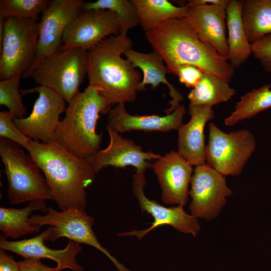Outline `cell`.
<instances>
[{"label":"cell","instance_id":"6da1fadb","mask_svg":"<svg viewBox=\"0 0 271 271\" xmlns=\"http://www.w3.org/2000/svg\"><path fill=\"white\" fill-rule=\"evenodd\" d=\"M145 33L170 74L176 75L180 66L190 65L228 83L234 74V67L228 60L201 41L186 18L166 20Z\"/></svg>","mask_w":271,"mask_h":271},{"label":"cell","instance_id":"7a4b0ae2","mask_svg":"<svg viewBox=\"0 0 271 271\" xmlns=\"http://www.w3.org/2000/svg\"><path fill=\"white\" fill-rule=\"evenodd\" d=\"M28 152L42 170L60 211L85 208L86 188L96 174L86 160L72 155L54 141L46 144L32 140Z\"/></svg>","mask_w":271,"mask_h":271},{"label":"cell","instance_id":"3957f363","mask_svg":"<svg viewBox=\"0 0 271 271\" xmlns=\"http://www.w3.org/2000/svg\"><path fill=\"white\" fill-rule=\"evenodd\" d=\"M129 38L110 36L88 51L89 85L100 89L109 106L133 101L142 80L141 73L122 57L131 48Z\"/></svg>","mask_w":271,"mask_h":271},{"label":"cell","instance_id":"277c9868","mask_svg":"<svg viewBox=\"0 0 271 271\" xmlns=\"http://www.w3.org/2000/svg\"><path fill=\"white\" fill-rule=\"evenodd\" d=\"M100 89L89 85L69 103L54 141L72 155L87 160L100 150L102 135L96 127L100 113L111 109Z\"/></svg>","mask_w":271,"mask_h":271},{"label":"cell","instance_id":"5b68a950","mask_svg":"<svg viewBox=\"0 0 271 271\" xmlns=\"http://www.w3.org/2000/svg\"><path fill=\"white\" fill-rule=\"evenodd\" d=\"M0 156L8 183L7 194L10 204L54 200L42 170L19 145L1 138Z\"/></svg>","mask_w":271,"mask_h":271},{"label":"cell","instance_id":"8992f818","mask_svg":"<svg viewBox=\"0 0 271 271\" xmlns=\"http://www.w3.org/2000/svg\"><path fill=\"white\" fill-rule=\"evenodd\" d=\"M87 66V51L59 50L40 61L24 78H32L39 86L54 90L68 103L79 92Z\"/></svg>","mask_w":271,"mask_h":271},{"label":"cell","instance_id":"52a82bcc","mask_svg":"<svg viewBox=\"0 0 271 271\" xmlns=\"http://www.w3.org/2000/svg\"><path fill=\"white\" fill-rule=\"evenodd\" d=\"M39 22L31 19H4L3 41L0 44L1 80L18 75L23 77L36 57Z\"/></svg>","mask_w":271,"mask_h":271},{"label":"cell","instance_id":"ba28073f","mask_svg":"<svg viewBox=\"0 0 271 271\" xmlns=\"http://www.w3.org/2000/svg\"><path fill=\"white\" fill-rule=\"evenodd\" d=\"M29 222L39 229L44 225L49 226L47 241L54 242L59 238L66 237L80 244L90 245L105 254L119 271H130L99 243L92 229L94 219L84 209L72 208L59 211L47 207L45 214L33 215Z\"/></svg>","mask_w":271,"mask_h":271},{"label":"cell","instance_id":"9c48e42d","mask_svg":"<svg viewBox=\"0 0 271 271\" xmlns=\"http://www.w3.org/2000/svg\"><path fill=\"white\" fill-rule=\"evenodd\" d=\"M252 133L245 129L226 133L209 124L206 164L224 176L240 174L255 149Z\"/></svg>","mask_w":271,"mask_h":271},{"label":"cell","instance_id":"30bf717a","mask_svg":"<svg viewBox=\"0 0 271 271\" xmlns=\"http://www.w3.org/2000/svg\"><path fill=\"white\" fill-rule=\"evenodd\" d=\"M20 91L22 95L37 92L39 96L29 115L14 118V124L33 141L46 144L54 142L60 116L66 110V101L54 90L43 86Z\"/></svg>","mask_w":271,"mask_h":271},{"label":"cell","instance_id":"8fae6325","mask_svg":"<svg viewBox=\"0 0 271 271\" xmlns=\"http://www.w3.org/2000/svg\"><path fill=\"white\" fill-rule=\"evenodd\" d=\"M116 14L107 10H81L65 28L59 50L79 48L88 51L105 38L118 35Z\"/></svg>","mask_w":271,"mask_h":271},{"label":"cell","instance_id":"7c38bea8","mask_svg":"<svg viewBox=\"0 0 271 271\" xmlns=\"http://www.w3.org/2000/svg\"><path fill=\"white\" fill-rule=\"evenodd\" d=\"M190 184L191 215L207 220L217 217L226 198L233 193L226 185L225 176L206 164L196 166Z\"/></svg>","mask_w":271,"mask_h":271},{"label":"cell","instance_id":"4fadbf2b","mask_svg":"<svg viewBox=\"0 0 271 271\" xmlns=\"http://www.w3.org/2000/svg\"><path fill=\"white\" fill-rule=\"evenodd\" d=\"M145 172L137 171L133 176L132 192L142 212L151 214L154 221L147 229L120 232L118 233V236H135L138 239H141L157 227L166 225L173 227L180 232L196 236L200 229L197 218L187 213L184 206L178 205L176 207H167L146 197L144 192L146 185Z\"/></svg>","mask_w":271,"mask_h":271},{"label":"cell","instance_id":"5bb4252c","mask_svg":"<svg viewBox=\"0 0 271 271\" xmlns=\"http://www.w3.org/2000/svg\"><path fill=\"white\" fill-rule=\"evenodd\" d=\"M82 0H52L39 22V39L36 59L28 73L44 58L58 51L63 32L81 10Z\"/></svg>","mask_w":271,"mask_h":271},{"label":"cell","instance_id":"9a60e30c","mask_svg":"<svg viewBox=\"0 0 271 271\" xmlns=\"http://www.w3.org/2000/svg\"><path fill=\"white\" fill-rule=\"evenodd\" d=\"M106 129L109 137L108 146L86 160L96 174L108 166L125 168L132 166L137 171L145 172L152 168V160L161 157L159 154L143 151L142 147L132 140L122 138L110 128Z\"/></svg>","mask_w":271,"mask_h":271},{"label":"cell","instance_id":"2e32d148","mask_svg":"<svg viewBox=\"0 0 271 271\" xmlns=\"http://www.w3.org/2000/svg\"><path fill=\"white\" fill-rule=\"evenodd\" d=\"M191 165L178 152L171 151L153 163L162 189L161 198L167 204L184 206L189 191V185L192 176Z\"/></svg>","mask_w":271,"mask_h":271},{"label":"cell","instance_id":"e0dca14e","mask_svg":"<svg viewBox=\"0 0 271 271\" xmlns=\"http://www.w3.org/2000/svg\"><path fill=\"white\" fill-rule=\"evenodd\" d=\"M48 229L35 237L18 241H8L1 235L0 248L5 251L13 252L24 259L49 258L54 261L57 271L69 269L72 271H83L84 268L76 261V256L80 253V243L68 239L66 246L62 249H54L45 245L47 241Z\"/></svg>","mask_w":271,"mask_h":271},{"label":"cell","instance_id":"ac0fdd59","mask_svg":"<svg viewBox=\"0 0 271 271\" xmlns=\"http://www.w3.org/2000/svg\"><path fill=\"white\" fill-rule=\"evenodd\" d=\"M226 8L220 5L189 8L186 19L201 41L210 45L228 59Z\"/></svg>","mask_w":271,"mask_h":271},{"label":"cell","instance_id":"d6986e66","mask_svg":"<svg viewBox=\"0 0 271 271\" xmlns=\"http://www.w3.org/2000/svg\"><path fill=\"white\" fill-rule=\"evenodd\" d=\"M186 113L185 106L180 104L165 116L133 115L126 111L124 104L120 103L116 105L108 113L106 128L118 133L134 130L161 132L178 130L183 124V119Z\"/></svg>","mask_w":271,"mask_h":271},{"label":"cell","instance_id":"ffe728a7","mask_svg":"<svg viewBox=\"0 0 271 271\" xmlns=\"http://www.w3.org/2000/svg\"><path fill=\"white\" fill-rule=\"evenodd\" d=\"M191 118L179 128L178 152L191 165L206 164L204 130L206 123L214 117L211 107L189 106Z\"/></svg>","mask_w":271,"mask_h":271},{"label":"cell","instance_id":"44dd1931","mask_svg":"<svg viewBox=\"0 0 271 271\" xmlns=\"http://www.w3.org/2000/svg\"><path fill=\"white\" fill-rule=\"evenodd\" d=\"M124 55L135 68H140L143 73V78L139 85V91L146 90V85H151L155 89L160 84H164L169 88L171 98L170 107L165 110L166 113H171L180 105L183 96L167 80L166 75L169 73V71L163 59L158 53L154 51L144 53L130 48L125 51Z\"/></svg>","mask_w":271,"mask_h":271},{"label":"cell","instance_id":"7402d4cb","mask_svg":"<svg viewBox=\"0 0 271 271\" xmlns=\"http://www.w3.org/2000/svg\"><path fill=\"white\" fill-rule=\"evenodd\" d=\"M242 0H230L226 8L228 60L234 68L240 67L252 54L242 18Z\"/></svg>","mask_w":271,"mask_h":271},{"label":"cell","instance_id":"603a6c76","mask_svg":"<svg viewBox=\"0 0 271 271\" xmlns=\"http://www.w3.org/2000/svg\"><path fill=\"white\" fill-rule=\"evenodd\" d=\"M35 211L46 213L47 207L45 200L30 202L22 208L0 207V230L5 237L17 239L21 236L39 232L36 225L29 222L31 214Z\"/></svg>","mask_w":271,"mask_h":271},{"label":"cell","instance_id":"cb8c5ba5","mask_svg":"<svg viewBox=\"0 0 271 271\" xmlns=\"http://www.w3.org/2000/svg\"><path fill=\"white\" fill-rule=\"evenodd\" d=\"M235 90L224 80L207 73L189 92V106H212L231 99Z\"/></svg>","mask_w":271,"mask_h":271},{"label":"cell","instance_id":"d4e9b609","mask_svg":"<svg viewBox=\"0 0 271 271\" xmlns=\"http://www.w3.org/2000/svg\"><path fill=\"white\" fill-rule=\"evenodd\" d=\"M241 15L251 44L271 34V0H242Z\"/></svg>","mask_w":271,"mask_h":271},{"label":"cell","instance_id":"484cf974","mask_svg":"<svg viewBox=\"0 0 271 271\" xmlns=\"http://www.w3.org/2000/svg\"><path fill=\"white\" fill-rule=\"evenodd\" d=\"M140 18V24L144 32L161 23L173 19L185 18L189 7L176 6L167 0H132Z\"/></svg>","mask_w":271,"mask_h":271},{"label":"cell","instance_id":"4316f807","mask_svg":"<svg viewBox=\"0 0 271 271\" xmlns=\"http://www.w3.org/2000/svg\"><path fill=\"white\" fill-rule=\"evenodd\" d=\"M271 84L253 89L240 97L234 110L224 120L226 126H232L271 107Z\"/></svg>","mask_w":271,"mask_h":271},{"label":"cell","instance_id":"83f0119b","mask_svg":"<svg viewBox=\"0 0 271 271\" xmlns=\"http://www.w3.org/2000/svg\"><path fill=\"white\" fill-rule=\"evenodd\" d=\"M107 10L114 12L118 20V35L126 36L128 31L140 24L137 9L132 0H98L84 2L82 10Z\"/></svg>","mask_w":271,"mask_h":271},{"label":"cell","instance_id":"f1b7e54d","mask_svg":"<svg viewBox=\"0 0 271 271\" xmlns=\"http://www.w3.org/2000/svg\"><path fill=\"white\" fill-rule=\"evenodd\" d=\"M50 1L48 0H1L0 18L31 19L38 21Z\"/></svg>","mask_w":271,"mask_h":271},{"label":"cell","instance_id":"f546056e","mask_svg":"<svg viewBox=\"0 0 271 271\" xmlns=\"http://www.w3.org/2000/svg\"><path fill=\"white\" fill-rule=\"evenodd\" d=\"M21 75L0 81V105L6 106L15 118L25 117L26 108L19 90Z\"/></svg>","mask_w":271,"mask_h":271},{"label":"cell","instance_id":"4dcf8cb0","mask_svg":"<svg viewBox=\"0 0 271 271\" xmlns=\"http://www.w3.org/2000/svg\"><path fill=\"white\" fill-rule=\"evenodd\" d=\"M14 118L8 111L0 112V137L15 142L29 151L32 140L18 129L14 123Z\"/></svg>","mask_w":271,"mask_h":271},{"label":"cell","instance_id":"1f68e13d","mask_svg":"<svg viewBox=\"0 0 271 271\" xmlns=\"http://www.w3.org/2000/svg\"><path fill=\"white\" fill-rule=\"evenodd\" d=\"M251 54L259 61L265 71L271 72V34L251 43Z\"/></svg>","mask_w":271,"mask_h":271},{"label":"cell","instance_id":"d6a6232c","mask_svg":"<svg viewBox=\"0 0 271 271\" xmlns=\"http://www.w3.org/2000/svg\"><path fill=\"white\" fill-rule=\"evenodd\" d=\"M204 72L199 68L190 65L180 66L177 70L176 76L179 81L186 87H194L203 76Z\"/></svg>","mask_w":271,"mask_h":271},{"label":"cell","instance_id":"836d02e7","mask_svg":"<svg viewBox=\"0 0 271 271\" xmlns=\"http://www.w3.org/2000/svg\"><path fill=\"white\" fill-rule=\"evenodd\" d=\"M22 271H57L55 268L49 267L38 259H24L19 261Z\"/></svg>","mask_w":271,"mask_h":271},{"label":"cell","instance_id":"e575fe53","mask_svg":"<svg viewBox=\"0 0 271 271\" xmlns=\"http://www.w3.org/2000/svg\"><path fill=\"white\" fill-rule=\"evenodd\" d=\"M0 271H22L19 262L8 254L5 250H0Z\"/></svg>","mask_w":271,"mask_h":271},{"label":"cell","instance_id":"d590c367","mask_svg":"<svg viewBox=\"0 0 271 271\" xmlns=\"http://www.w3.org/2000/svg\"><path fill=\"white\" fill-rule=\"evenodd\" d=\"M230 0H191L186 6L189 8L204 5H220L227 7Z\"/></svg>","mask_w":271,"mask_h":271}]
</instances>
